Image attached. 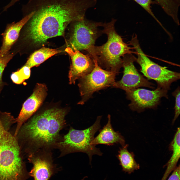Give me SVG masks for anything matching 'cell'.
I'll list each match as a JSON object with an SVG mask.
<instances>
[{
    "label": "cell",
    "instance_id": "obj_1",
    "mask_svg": "<svg viewBox=\"0 0 180 180\" xmlns=\"http://www.w3.org/2000/svg\"><path fill=\"white\" fill-rule=\"evenodd\" d=\"M90 0H32L26 10L34 13L26 23L24 41L30 46L44 45L50 38L64 36L69 24L84 18Z\"/></svg>",
    "mask_w": 180,
    "mask_h": 180
},
{
    "label": "cell",
    "instance_id": "obj_2",
    "mask_svg": "<svg viewBox=\"0 0 180 180\" xmlns=\"http://www.w3.org/2000/svg\"><path fill=\"white\" fill-rule=\"evenodd\" d=\"M66 113L64 109L50 108L35 115L22 126L19 132L29 154L40 150L56 148L60 132L66 124Z\"/></svg>",
    "mask_w": 180,
    "mask_h": 180
},
{
    "label": "cell",
    "instance_id": "obj_3",
    "mask_svg": "<svg viewBox=\"0 0 180 180\" xmlns=\"http://www.w3.org/2000/svg\"><path fill=\"white\" fill-rule=\"evenodd\" d=\"M116 20L112 18L108 23H103L102 33L108 37L106 42L100 46H94L86 51L98 65L102 69L116 74L122 67V57L132 53L130 47L123 41L116 32L114 27Z\"/></svg>",
    "mask_w": 180,
    "mask_h": 180
},
{
    "label": "cell",
    "instance_id": "obj_4",
    "mask_svg": "<svg viewBox=\"0 0 180 180\" xmlns=\"http://www.w3.org/2000/svg\"><path fill=\"white\" fill-rule=\"evenodd\" d=\"M102 117L98 116L94 124L87 128L79 130L71 127L67 134L61 136L56 147L60 150V156L74 152H84L88 155L91 164L93 155L102 156L103 153L100 148L91 144L95 133L101 128Z\"/></svg>",
    "mask_w": 180,
    "mask_h": 180
},
{
    "label": "cell",
    "instance_id": "obj_5",
    "mask_svg": "<svg viewBox=\"0 0 180 180\" xmlns=\"http://www.w3.org/2000/svg\"><path fill=\"white\" fill-rule=\"evenodd\" d=\"M130 44L136 51L137 56L136 62L140 66V72L148 79L155 81L157 87L168 91L171 84L180 79V73L159 65L146 56L140 46L136 35L132 36Z\"/></svg>",
    "mask_w": 180,
    "mask_h": 180
},
{
    "label": "cell",
    "instance_id": "obj_6",
    "mask_svg": "<svg viewBox=\"0 0 180 180\" xmlns=\"http://www.w3.org/2000/svg\"><path fill=\"white\" fill-rule=\"evenodd\" d=\"M24 172L18 142L9 138L0 141V180H23Z\"/></svg>",
    "mask_w": 180,
    "mask_h": 180
},
{
    "label": "cell",
    "instance_id": "obj_7",
    "mask_svg": "<svg viewBox=\"0 0 180 180\" xmlns=\"http://www.w3.org/2000/svg\"><path fill=\"white\" fill-rule=\"evenodd\" d=\"M93 60L94 66L93 70L79 79L78 85L82 99L78 104H84L94 92L112 86L115 82L116 74L102 68L98 65L96 60Z\"/></svg>",
    "mask_w": 180,
    "mask_h": 180
},
{
    "label": "cell",
    "instance_id": "obj_8",
    "mask_svg": "<svg viewBox=\"0 0 180 180\" xmlns=\"http://www.w3.org/2000/svg\"><path fill=\"white\" fill-rule=\"evenodd\" d=\"M73 22V28L70 39L72 48L86 50L94 46L97 38L102 33L98 27L102 23L94 22L84 18Z\"/></svg>",
    "mask_w": 180,
    "mask_h": 180
},
{
    "label": "cell",
    "instance_id": "obj_9",
    "mask_svg": "<svg viewBox=\"0 0 180 180\" xmlns=\"http://www.w3.org/2000/svg\"><path fill=\"white\" fill-rule=\"evenodd\" d=\"M125 91L126 98L131 101L130 108L138 112L146 109L156 108L162 97L168 98V91L158 87L153 90L138 88Z\"/></svg>",
    "mask_w": 180,
    "mask_h": 180
},
{
    "label": "cell",
    "instance_id": "obj_10",
    "mask_svg": "<svg viewBox=\"0 0 180 180\" xmlns=\"http://www.w3.org/2000/svg\"><path fill=\"white\" fill-rule=\"evenodd\" d=\"M122 59L124 69L123 76L120 80L115 82L112 86L125 91L141 87L154 88V84L144 78L138 72L134 64L136 58L132 53L125 54Z\"/></svg>",
    "mask_w": 180,
    "mask_h": 180
},
{
    "label": "cell",
    "instance_id": "obj_11",
    "mask_svg": "<svg viewBox=\"0 0 180 180\" xmlns=\"http://www.w3.org/2000/svg\"><path fill=\"white\" fill-rule=\"evenodd\" d=\"M28 159L33 165L29 174L34 180H49L56 171L51 150H38L30 154Z\"/></svg>",
    "mask_w": 180,
    "mask_h": 180
},
{
    "label": "cell",
    "instance_id": "obj_12",
    "mask_svg": "<svg viewBox=\"0 0 180 180\" xmlns=\"http://www.w3.org/2000/svg\"><path fill=\"white\" fill-rule=\"evenodd\" d=\"M65 51L69 55L71 64L68 73L70 84H74L77 80L90 73L93 69L94 63L89 54H84L79 50L69 47Z\"/></svg>",
    "mask_w": 180,
    "mask_h": 180
},
{
    "label": "cell",
    "instance_id": "obj_13",
    "mask_svg": "<svg viewBox=\"0 0 180 180\" xmlns=\"http://www.w3.org/2000/svg\"><path fill=\"white\" fill-rule=\"evenodd\" d=\"M47 88L44 84H36L32 95L23 104L16 119L17 123L14 136L17 135L22 126L38 109L47 94Z\"/></svg>",
    "mask_w": 180,
    "mask_h": 180
},
{
    "label": "cell",
    "instance_id": "obj_14",
    "mask_svg": "<svg viewBox=\"0 0 180 180\" xmlns=\"http://www.w3.org/2000/svg\"><path fill=\"white\" fill-rule=\"evenodd\" d=\"M28 12L26 16L19 21L9 24L7 26L2 34V42L0 49V58L9 53L12 46L18 38L21 29L33 14L32 12Z\"/></svg>",
    "mask_w": 180,
    "mask_h": 180
},
{
    "label": "cell",
    "instance_id": "obj_15",
    "mask_svg": "<svg viewBox=\"0 0 180 180\" xmlns=\"http://www.w3.org/2000/svg\"><path fill=\"white\" fill-rule=\"evenodd\" d=\"M108 118L107 123L102 129L99 130V134L94 138L91 144L95 146L98 144L110 146L118 144L124 146L125 145L124 138L118 132L114 130L111 124L110 115L108 114Z\"/></svg>",
    "mask_w": 180,
    "mask_h": 180
},
{
    "label": "cell",
    "instance_id": "obj_16",
    "mask_svg": "<svg viewBox=\"0 0 180 180\" xmlns=\"http://www.w3.org/2000/svg\"><path fill=\"white\" fill-rule=\"evenodd\" d=\"M128 146L127 144L120 148L116 157L119 161L122 171L130 174L135 170L139 169L140 166L136 161L133 153L128 150Z\"/></svg>",
    "mask_w": 180,
    "mask_h": 180
},
{
    "label": "cell",
    "instance_id": "obj_17",
    "mask_svg": "<svg viewBox=\"0 0 180 180\" xmlns=\"http://www.w3.org/2000/svg\"><path fill=\"white\" fill-rule=\"evenodd\" d=\"M60 50L43 46L30 55L24 65L30 68L38 66L53 56L61 52Z\"/></svg>",
    "mask_w": 180,
    "mask_h": 180
},
{
    "label": "cell",
    "instance_id": "obj_18",
    "mask_svg": "<svg viewBox=\"0 0 180 180\" xmlns=\"http://www.w3.org/2000/svg\"><path fill=\"white\" fill-rule=\"evenodd\" d=\"M169 148L172 152V156L165 165L167 166L165 173L169 174L176 167L180 156V129L178 127L174 138L170 142Z\"/></svg>",
    "mask_w": 180,
    "mask_h": 180
},
{
    "label": "cell",
    "instance_id": "obj_19",
    "mask_svg": "<svg viewBox=\"0 0 180 180\" xmlns=\"http://www.w3.org/2000/svg\"><path fill=\"white\" fill-rule=\"evenodd\" d=\"M164 12L173 20L178 18L180 0H154Z\"/></svg>",
    "mask_w": 180,
    "mask_h": 180
},
{
    "label": "cell",
    "instance_id": "obj_20",
    "mask_svg": "<svg viewBox=\"0 0 180 180\" xmlns=\"http://www.w3.org/2000/svg\"><path fill=\"white\" fill-rule=\"evenodd\" d=\"M30 68L28 66L24 65L17 71L12 72L10 76L12 82L16 84H22L30 78Z\"/></svg>",
    "mask_w": 180,
    "mask_h": 180
},
{
    "label": "cell",
    "instance_id": "obj_21",
    "mask_svg": "<svg viewBox=\"0 0 180 180\" xmlns=\"http://www.w3.org/2000/svg\"><path fill=\"white\" fill-rule=\"evenodd\" d=\"M14 54L9 53L6 56L0 58V93L4 85L7 84L2 80V76L4 70L9 62L12 59Z\"/></svg>",
    "mask_w": 180,
    "mask_h": 180
},
{
    "label": "cell",
    "instance_id": "obj_22",
    "mask_svg": "<svg viewBox=\"0 0 180 180\" xmlns=\"http://www.w3.org/2000/svg\"><path fill=\"white\" fill-rule=\"evenodd\" d=\"M180 88L178 86L172 93L175 98V103L174 107L175 113L172 122L174 124L179 116L180 113Z\"/></svg>",
    "mask_w": 180,
    "mask_h": 180
},
{
    "label": "cell",
    "instance_id": "obj_23",
    "mask_svg": "<svg viewBox=\"0 0 180 180\" xmlns=\"http://www.w3.org/2000/svg\"><path fill=\"white\" fill-rule=\"evenodd\" d=\"M142 7L146 11L150 14L154 19L162 26L160 22L154 15L150 8L151 2L150 0H134Z\"/></svg>",
    "mask_w": 180,
    "mask_h": 180
},
{
    "label": "cell",
    "instance_id": "obj_24",
    "mask_svg": "<svg viewBox=\"0 0 180 180\" xmlns=\"http://www.w3.org/2000/svg\"><path fill=\"white\" fill-rule=\"evenodd\" d=\"M168 180H180V168L179 164L173 170Z\"/></svg>",
    "mask_w": 180,
    "mask_h": 180
},
{
    "label": "cell",
    "instance_id": "obj_25",
    "mask_svg": "<svg viewBox=\"0 0 180 180\" xmlns=\"http://www.w3.org/2000/svg\"><path fill=\"white\" fill-rule=\"evenodd\" d=\"M86 177H87V176H85V177H84V178H83V179L82 180H84V179Z\"/></svg>",
    "mask_w": 180,
    "mask_h": 180
},
{
    "label": "cell",
    "instance_id": "obj_26",
    "mask_svg": "<svg viewBox=\"0 0 180 180\" xmlns=\"http://www.w3.org/2000/svg\"><path fill=\"white\" fill-rule=\"evenodd\" d=\"M29 0V1H31V0Z\"/></svg>",
    "mask_w": 180,
    "mask_h": 180
}]
</instances>
